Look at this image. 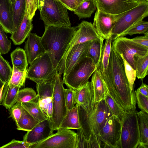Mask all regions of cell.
<instances>
[{"label":"cell","mask_w":148,"mask_h":148,"mask_svg":"<svg viewBox=\"0 0 148 148\" xmlns=\"http://www.w3.org/2000/svg\"><path fill=\"white\" fill-rule=\"evenodd\" d=\"M23 108L21 103L16 102L9 109L10 113L9 118H12L16 123H17L22 115Z\"/></svg>","instance_id":"42"},{"label":"cell","mask_w":148,"mask_h":148,"mask_svg":"<svg viewBox=\"0 0 148 148\" xmlns=\"http://www.w3.org/2000/svg\"><path fill=\"white\" fill-rule=\"evenodd\" d=\"M21 88L8 85L5 83L4 87V95L1 105L9 109L16 102L18 93Z\"/></svg>","instance_id":"26"},{"label":"cell","mask_w":148,"mask_h":148,"mask_svg":"<svg viewBox=\"0 0 148 148\" xmlns=\"http://www.w3.org/2000/svg\"><path fill=\"white\" fill-rule=\"evenodd\" d=\"M57 72L49 54L45 52L29 64L27 78L36 83L54 78Z\"/></svg>","instance_id":"9"},{"label":"cell","mask_w":148,"mask_h":148,"mask_svg":"<svg viewBox=\"0 0 148 148\" xmlns=\"http://www.w3.org/2000/svg\"><path fill=\"white\" fill-rule=\"evenodd\" d=\"M140 140L136 148H148V114L140 111L137 112Z\"/></svg>","instance_id":"23"},{"label":"cell","mask_w":148,"mask_h":148,"mask_svg":"<svg viewBox=\"0 0 148 148\" xmlns=\"http://www.w3.org/2000/svg\"><path fill=\"white\" fill-rule=\"evenodd\" d=\"M92 41L76 45L71 50L64 61L63 77L67 75L77 63L86 56Z\"/></svg>","instance_id":"17"},{"label":"cell","mask_w":148,"mask_h":148,"mask_svg":"<svg viewBox=\"0 0 148 148\" xmlns=\"http://www.w3.org/2000/svg\"><path fill=\"white\" fill-rule=\"evenodd\" d=\"M76 28V26H45L41 42L57 70Z\"/></svg>","instance_id":"2"},{"label":"cell","mask_w":148,"mask_h":148,"mask_svg":"<svg viewBox=\"0 0 148 148\" xmlns=\"http://www.w3.org/2000/svg\"><path fill=\"white\" fill-rule=\"evenodd\" d=\"M10 1L12 3H13L16 1V0H10Z\"/></svg>","instance_id":"55"},{"label":"cell","mask_w":148,"mask_h":148,"mask_svg":"<svg viewBox=\"0 0 148 148\" xmlns=\"http://www.w3.org/2000/svg\"><path fill=\"white\" fill-rule=\"evenodd\" d=\"M103 79L109 94L123 110H136L135 93L130 88L123 61L112 46L106 76Z\"/></svg>","instance_id":"1"},{"label":"cell","mask_w":148,"mask_h":148,"mask_svg":"<svg viewBox=\"0 0 148 148\" xmlns=\"http://www.w3.org/2000/svg\"><path fill=\"white\" fill-rule=\"evenodd\" d=\"M32 21L28 18L26 10L22 21L10 37L14 45H20L28 37L33 28Z\"/></svg>","instance_id":"21"},{"label":"cell","mask_w":148,"mask_h":148,"mask_svg":"<svg viewBox=\"0 0 148 148\" xmlns=\"http://www.w3.org/2000/svg\"><path fill=\"white\" fill-rule=\"evenodd\" d=\"M136 0L140 1H141V0Z\"/></svg>","instance_id":"57"},{"label":"cell","mask_w":148,"mask_h":148,"mask_svg":"<svg viewBox=\"0 0 148 148\" xmlns=\"http://www.w3.org/2000/svg\"><path fill=\"white\" fill-rule=\"evenodd\" d=\"M44 0H37L38 9L39 11L44 5Z\"/></svg>","instance_id":"52"},{"label":"cell","mask_w":148,"mask_h":148,"mask_svg":"<svg viewBox=\"0 0 148 148\" xmlns=\"http://www.w3.org/2000/svg\"><path fill=\"white\" fill-rule=\"evenodd\" d=\"M5 83L0 89V105L2 103L4 95V87Z\"/></svg>","instance_id":"51"},{"label":"cell","mask_w":148,"mask_h":148,"mask_svg":"<svg viewBox=\"0 0 148 148\" xmlns=\"http://www.w3.org/2000/svg\"><path fill=\"white\" fill-rule=\"evenodd\" d=\"M40 122L23 107L21 117L19 121L16 123L17 129L20 130L29 131Z\"/></svg>","instance_id":"28"},{"label":"cell","mask_w":148,"mask_h":148,"mask_svg":"<svg viewBox=\"0 0 148 148\" xmlns=\"http://www.w3.org/2000/svg\"><path fill=\"white\" fill-rule=\"evenodd\" d=\"M125 12L112 15L97 9L92 25L99 35L103 39H106L111 34L112 29L117 20Z\"/></svg>","instance_id":"15"},{"label":"cell","mask_w":148,"mask_h":148,"mask_svg":"<svg viewBox=\"0 0 148 148\" xmlns=\"http://www.w3.org/2000/svg\"><path fill=\"white\" fill-rule=\"evenodd\" d=\"M81 127L77 104L71 109L67 110L59 128L77 130Z\"/></svg>","instance_id":"25"},{"label":"cell","mask_w":148,"mask_h":148,"mask_svg":"<svg viewBox=\"0 0 148 148\" xmlns=\"http://www.w3.org/2000/svg\"><path fill=\"white\" fill-rule=\"evenodd\" d=\"M64 98L67 110L71 109L76 103L74 95V90L68 88L64 89Z\"/></svg>","instance_id":"43"},{"label":"cell","mask_w":148,"mask_h":148,"mask_svg":"<svg viewBox=\"0 0 148 148\" xmlns=\"http://www.w3.org/2000/svg\"><path fill=\"white\" fill-rule=\"evenodd\" d=\"M67 9L58 0H44L40 10V18L46 25L71 27Z\"/></svg>","instance_id":"4"},{"label":"cell","mask_w":148,"mask_h":148,"mask_svg":"<svg viewBox=\"0 0 148 148\" xmlns=\"http://www.w3.org/2000/svg\"><path fill=\"white\" fill-rule=\"evenodd\" d=\"M13 32L18 27L23 19L26 10L25 0H16L12 3Z\"/></svg>","instance_id":"29"},{"label":"cell","mask_w":148,"mask_h":148,"mask_svg":"<svg viewBox=\"0 0 148 148\" xmlns=\"http://www.w3.org/2000/svg\"><path fill=\"white\" fill-rule=\"evenodd\" d=\"M136 68V77L143 79L148 75V54L142 57H134Z\"/></svg>","instance_id":"34"},{"label":"cell","mask_w":148,"mask_h":148,"mask_svg":"<svg viewBox=\"0 0 148 148\" xmlns=\"http://www.w3.org/2000/svg\"></svg>","instance_id":"58"},{"label":"cell","mask_w":148,"mask_h":148,"mask_svg":"<svg viewBox=\"0 0 148 148\" xmlns=\"http://www.w3.org/2000/svg\"><path fill=\"white\" fill-rule=\"evenodd\" d=\"M131 39L137 44L148 48V34L142 36H137Z\"/></svg>","instance_id":"48"},{"label":"cell","mask_w":148,"mask_h":148,"mask_svg":"<svg viewBox=\"0 0 148 148\" xmlns=\"http://www.w3.org/2000/svg\"><path fill=\"white\" fill-rule=\"evenodd\" d=\"M111 46L119 55L124 59L136 70L134 57H142L148 54V48L134 42L131 39L120 36L113 40Z\"/></svg>","instance_id":"8"},{"label":"cell","mask_w":148,"mask_h":148,"mask_svg":"<svg viewBox=\"0 0 148 148\" xmlns=\"http://www.w3.org/2000/svg\"><path fill=\"white\" fill-rule=\"evenodd\" d=\"M26 10L28 18L32 19L38 9L37 0H25Z\"/></svg>","instance_id":"45"},{"label":"cell","mask_w":148,"mask_h":148,"mask_svg":"<svg viewBox=\"0 0 148 148\" xmlns=\"http://www.w3.org/2000/svg\"><path fill=\"white\" fill-rule=\"evenodd\" d=\"M5 32L0 26V52L1 54L8 53L11 47V42Z\"/></svg>","instance_id":"41"},{"label":"cell","mask_w":148,"mask_h":148,"mask_svg":"<svg viewBox=\"0 0 148 148\" xmlns=\"http://www.w3.org/2000/svg\"><path fill=\"white\" fill-rule=\"evenodd\" d=\"M97 9L106 13L118 15L136 6L140 1L136 0H94Z\"/></svg>","instance_id":"14"},{"label":"cell","mask_w":148,"mask_h":148,"mask_svg":"<svg viewBox=\"0 0 148 148\" xmlns=\"http://www.w3.org/2000/svg\"><path fill=\"white\" fill-rule=\"evenodd\" d=\"M85 0H76L78 5L81 3Z\"/></svg>","instance_id":"54"},{"label":"cell","mask_w":148,"mask_h":148,"mask_svg":"<svg viewBox=\"0 0 148 148\" xmlns=\"http://www.w3.org/2000/svg\"><path fill=\"white\" fill-rule=\"evenodd\" d=\"M4 83H4L0 79V89L1 88Z\"/></svg>","instance_id":"53"},{"label":"cell","mask_w":148,"mask_h":148,"mask_svg":"<svg viewBox=\"0 0 148 148\" xmlns=\"http://www.w3.org/2000/svg\"><path fill=\"white\" fill-rule=\"evenodd\" d=\"M121 127L116 117L112 115L109 118L98 135L101 148H119Z\"/></svg>","instance_id":"13"},{"label":"cell","mask_w":148,"mask_h":148,"mask_svg":"<svg viewBox=\"0 0 148 148\" xmlns=\"http://www.w3.org/2000/svg\"><path fill=\"white\" fill-rule=\"evenodd\" d=\"M137 112L136 110L125 112L121 122L119 148H136L140 138Z\"/></svg>","instance_id":"7"},{"label":"cell","mask_w":148,"mask_h":148,"mask_svg":"<svg viewBox=\"0 0 148 148\" xmlns=\"http://www.w3.org/2000/svg\"><path fill=\"white\" fill-rule=\"evenodd\" d=\"M77 110L81 129L88 141L92 134L98 138L100 131L107 120L112 115L104 99L95 103L91 110H86L78 105Z\"/></svg>","instance_id":"3"},{"label":"cell","mask_w":148,"mask_h":148,"mask_svg":"<svg viewBox=\"0 0 148 148\" xmlns=\"http://www.w3.org/2000/svg\"><path fill=\"white\" fill-rule=\"evenodd\" d=\"M76 148H90L88 141L87 140L80 128L77 129Z\"/></svg>","instance_id":"47"},{"label":"cell","mask_w":148,"mask_h":148,"mask_svg":"<svg viewBox=\"0 0 148 148\" xmlns=\"http://www.w3.org/2000/svg\"><path fill=\"white\" fill-rule=\"evenodd\" d=\"M21 103L26 110L40 121L48 118L42 110L36 101Z\"/></svg>","instance_id":"32"},{"label":"cell","mask_w":148,"mask_h":148,"mask_svg":"<svg viewBox=\"0 0 148 148\" xmlns=\"http://www.w3.org/2000/svg\"><path fill=\"white\" fill-rule=\"evenodd\" d=\"M134 92L138 108L141 111L148 114V97L136 90Z\"/></svg>","instance_id":"44"},{"label":"cell","mask_w":148,"mask_h":148,"mask_svg":"<svg viewBox=\"0 0 148 148\" xmlns=\"http://www.w3.org/2000/svg\"><path fill=\"white\" fill-rule=\"evenodd\" d=\"M25 42L24 50L28 64L46 52L41 42V37L35 33H30Z\"/></svg>","instance_id":"18"},{"label":"cell","mask_w":148,"mask_h":148,"mask_svg":"<svg viewBox=\"0 0 148 148\" xmlns=\"http://www.w3.org/2000/svg\"><path fill=\"white\" fill-rule=\"evenodd\" d=\"M113 36L111 34L105 39L101 55L100 62L97 67L103 78L107 75L111 49L112 43Z\"/></svg>","instance_id":"24"},{"label":"cell","mask_w":148,"mask_h":148,"mask_svg":"<svg viewBox=\"0 0 148 148\" xmlns=\"http://www.w3.org/2000/svg\"><path fill=\"white\" fill-rule=\"evenodd\" d=\"M104 40L102 38L92 40L86 54V56L91 58L97 67L100 61L104 45Z\"/></svg>","instance_id":"27"},{"label":"cell","mask_w":148,"mask_h":148,"mask_svg":"<svg viewBox=\"0 0 148 148\" xmlns=\"http://www.w3.org/2000/svg\"><path fill=\"white\" fill-rule=\"evenodd\" d=\"M74 93L76 104L78 105L87 110H91L93 108L95 103L90 82L88 81L84 85L74 90Z\"/></svg>","instance_id":"19"},{"label":"cell","mask_w":148,"mask_h":148,"mask_svg":"<svg viewBox=\"0 0 148 148\" xmlns=\"http://www.w3.org/2000/svg\"><path fill=\"white\" fill-rule=\"evenodd\" d=\"M37 101L43 112L48 118L51 119L53 114L52 97L37 100Z\"/></svg>","instance_id":"39"},{"label":"cell","mask_w":148,"mask_h":148,"mask_svg":"<svg viewBox=\"0 0 148 148\" xmlns=\"http://www.w3.org/2000/svg\"><path fill=\"white\" fill-rule=\"evenodd\" d=\"M12 73V69L8 61L0 56V79L4 83L8 82Z\"/></svg>","instance_id":"38"},{"label":"cell","mask_w":148,"mask_h":148,"mask_svg":"<svg viewBox=\"0 0 148 148\" xmlns=\"http://www.w3.org/2000/svg\"><path fill=\"white\" fill-rule=\"evenodd\" d=\"M13 66L21 71H23L28 66L27 56L25 51L17 47L10 54Z\"/></svg>","instance_id":"31"},{"label":"cell","mask_w":148,"mask_h":148,"mask_svg":"<svg viewBox=\"0 0 148 148\" xmlns=\"http://www.w3.org/2000/svg\"><path fill=\"white\" fill-rule=\"evenodd\" d=\"M122 58L124 63L125 74L131 90L133 87L136 78V71L128 63L121 55H119Z\"/></svg>","instance_id":"40"},{"label":"cell","mask_w":148,"mask_h":148,"mask_svg":"<svg viewBox=\"0 0 148 148\" xmlns=\"http://www.w3.org/2000/svg\"><path fill=\"white\" fill-rule=\"evenodd\" d=\"M52 122L50 118L40 121L31 130L27 131L23 141L33 144L42 141L53 134Z\"/></svg>","instance_id":"16"},{"label":"cell","mask_w":148,"mask_h":148,"mask_svg":"<svg viewBox=\"0 0 148 148\" xmlns=\"http://www.w3.org/2000/svg\"><path fill=\"white\" fill-rule=\"evenodd\" d=\"M90 58L85 57L77 63L62 80L68 88L73 90L86 84L91 75L97 69Z\"/></svg>","instance_id":"5"},{"label":"cell","mask_w":148,"mask_h":148,"mask_svg":"<svg viewBox=\"0 0 148 148\" xmlns=\"http://www.w3.org/2000/svg\"><path fill=\"white\" fill-rule=\"evenodd\" d=\"M136 91L148 97V86L142 81L141 86L138 88Z\"/></svg>","instance_id":"50"},{"label":"cell","mask_w":148,"mask_h":148,"mask_svg":"<svg viewBox=\"0 0 148 148\" xmlns=\"http://www.w3.org/2000/svg\"><path fill=\"white\" fill-rule=\"evenodd\" d=\"M46 139L32 144L30 148H76L77 133L69 129L59 128Z\"/></svg>","instance_id":"12"},{"label":"cell","mask_w":148,"mask_h":148,"mask_svg":"<svg viewBox=\"0 0 148 148\" xmlns=\"http://www.w3.org/2000/svg\"><path fill=\"white\" fill-rule=\"evenodd\" d=\"M0 26L6 33L13 32L12 3L10 0H0Z\"/></svg>","instance_id":"20"},{"label":"cell","mask_w":148,"mask_h":148,"mask_svg":"<svg viewBox=\"0 0 148 148\" xmlns=\"http://www.w3.org/2000/svg\"><path fill=\"white\" fill-rule=\"evenodd\" d=\"M68 10L73 12L78 5L76 0H60Z\"/></svg>","instance_id":"49"},{"label":"cell","mask_w":148,"mask_h":148,"mask_svg":"<svg viewBox=\"0 0 148 148\" xmlns=\"http://www.w3.org/2000/svg\"><path fill=\"white\" fill-rule=\"evenodd\" d=\"M37 95L36 91L31 88L27 87L19 90L16 102H26L36 101Z\"/></svg>","instance_id":"37"},{"label":"cell","mask_w":148,"mask_h":148,"mask_svg":"<svg viewBox=\"0 0 148 148\" xmlns=\"http://www.w3.org/2000/svg\"><path fill=\"white\" fill-rule=\"evenodd\" d=\"M91 83L95 103L104 99L108 90L100 71L97 68L93 73Z\"/></svg>","instance_id":"22"},{"label":"cell","mask_w":148,"mask_h":148,"mask_svg":"<svg viewBox=\"0 0 148 148\" xmlns=\"http://www.w3.org/2000/svg\"><path fill=\"white\" fill-rule=\"evenodd\" d=\"M145 0V1H148V0Z\"/></svg>","instance_id":"56"},{"label":"cell","mask_w":148,"mask_h":148,"mask_svg":"<svg viewBox=\"0 0 148 148\" xmlns=\"http://www.w3.org/2000/svg\"><path fill=\"white\" fill-rule=\"evenodd\" d=\"M32 144L24 141H20L15 139L0 147V148H30Z\"/></svg>","instance_id":"46"},{"label":"cell","mask_w":148,"mask_h":148,"mask_svg":"<svg viewBox=\"0 0 148 148\" xmlns=\"http://www.w3.org/2000/svg\"><path fill=\"white\" fill-rule=\"evenodd\" d=\"M137 34L144 35L148 34L147 21H142L137 23L119 35L118 37L124 36L127 35L132 36Z\"/></svg>","instance_id":"36"},{"label":"cell","mask_w":148,"mask_h":148,"mask_svg":"<svg viewBox=\"0 0 148 148\" xmlns=\"http://www.w3.org/2000/svg\"><path fill=\"white\" fill-rule=\"evenodd\" d=\"M27 68L23 71H21L13 66L11 76L8 82V85L18 86L21 88L24 86L27 79Z\"/></svg>","instance_id":"33"},{"label":"cell","mask_w":148,"mask_h":148,"mask_svg":"<svg viewBox=\"0 0 148 148\" xmlns=\"http://www.w3.org/2000/svg\"><path fill=\"white\" fill-rule=\"evenodd\" d=\"M102 38L98 34L91 22L82 21L76 28L66 51L59 64L57 71L61 77L63 72V66L66 58L72 48L76 45Z\"/></svg>","instance_id":"10"},{"label":"cell","mask_w":148,"mask_h":148,"mask_svg":"<svg viewBox=\"0 0 148 148\" xmlns=\"http://www.w3.org/2000/svg\"><path fill=\"white\" fill-rule=\"evenodd\" d=\"M148 15V1L141 0L136 6L125 12L116 21L111 32L112 41Z\"/></svg>","instance_id":"6"},{"label":"cell","mask_w":148,"mask_h":148,"mask_svg":"<svg viewBox=\"0 0 148 148\" xmlns=\"http://www.w3.org/2000/svg\"><path fill=\"white\" fill-rule=\"evenodd\" d=\"M96 9L94 0H85L79 5L73 12L80 20L90 18Z\"/></svg>","instance_id":"30"},{"label":"cell","mask_w":148,"mask_h":148,"mask_svg":"<svg viewBox=\"0 0 148 148\" xmlns=\"http://www.w3.org/2000/svg\"><path fill=\"white\" fill-rule=\"evenodd\" d=\"M104 99L112 115L118 118L121 122L124 116L125 111L118 105L108 92L105 95Z\"/></svg>","instance_id":"35"},{"label":"cell","mask_w":148,"mask_h":148,"mask_svg":"<svg viewBox=\"0 0 148 148\" xmlns=\"http://www.w3.org/2000/svg\"><path fill=\"white\" fill-rule=\"evenodd\" d=\"M57 72L54 79L52 96L53 114L50 119L54 131L57 130L60 128L67 111L65 100V88Z\"/></svg>","instance_id":"11"}]
</instances>
